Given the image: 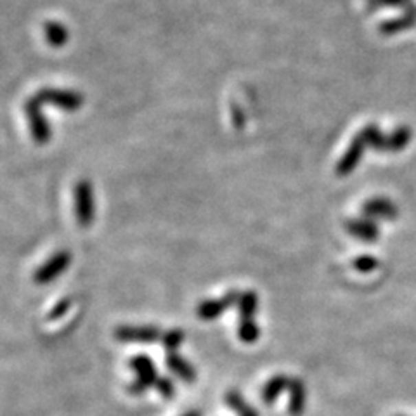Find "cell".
I'll list each match as a JSON object with an SVG mask.
<instances>
[{
    "label": "cell",
    "mask_w": 416,
    "mask_h": 416,
    "mask_svg": "<svg viewBox=\"0 0 416 416\" xmlns=\"http://www.w3.org/2000/svg\"><path fill=\"white\" fill-rule=\"evenodd\" d=\"M369 2V8H382V6H399V8H411V4H409V0H368Z\"/></svg>",
    "instance_id": "obj_24"
},
{
    "label": "cell",
    "mask_w": 416,
    "mask_h": 416,
    "mask_svg": "<svg viewBox=\"0 0 416 416\" xmlns=\"http://www.w3.org/2000/svg\"><path fill=\"white\" fill-rule=\"evenodd\" d=\"M366 146H368V142H366V139L362 138V134L359 132V134L354 138V141L351 142L347 151H345V155L342 156L340 162H338L337 175L345 177V175H349L352 171H354L355 166H358V163L361 162L362 155H364Z\"/></svg>",
    "instance_id": "obj_8"
},
{
    "label": "cell",
    "mask_w": 416,
    "mask_h": 416,
    "mask_svg": "<svg viewBox=\"0 0 416 416\" xmlns=\"http://www.w3.org/2000/svg\"><path fill=\"white\" fill-rule=\"evenodd\" d=\"M375 265H377V261H375V259H371V257L355 259V262H354V267L358 269V271H371Z\"/></svg>",
    "instance_id": "obj_25"
},
{
    "label": "cell",
    "mask_w": 416,
    "mask_h": 416,
    "mask_svg": "<svg viewBox=\"0 0 416 416\" xmlns=\"http://www.w3.org/2000/svg\"><path fill=\"white\" fill-rule=\"evenodd\" d=\"M411 139V131L408 127H399L387 135V142H385V151H401L409 144Z\"/></svg>",
    "instance_id": "obj_18"
},
{
    "label": "cell",
    "mask_w": 416,
    "mask_h": 416,
    "mask_svg": "<svg viewBox=\"0 0 416 416\" xmlns=\"http://www.w3.org/2000/svg\"><path fill=\"white\" fill-rule=\"evenodd\" d=\"M129 366H131L132 371L135 373V380L129 385V392H131V394H144L148 388L156 387L160 377L158 373H156V366L153 364L149 355H134V358H131V361H129Z\"/></svg>",
    "instance_id": "obj_1"
},
{
    "label": "cell",
    "mask_w": 416,
    "mask_h": 416,
    "mask_svg": "<svg viewBox=\"0 0 416 416\" xmlns=\"http://www.w3.org/2000/svg\"><path fill=\"white\" fill-rule=\"evenodd\" d=\"M75 215L80 228H89L94 221V198L89 181H78L75 186Z\"/></svg>",
    "instance_id": "obj_2"
},
{
    "label": "cell",
    "mask_w": 416,
    "mask_h": 416,
    "mask_svg": "<svg viewBox=\"0 0 416 416\" xmlns=\"http://www.w3.org/2000/svg\"><path fill=\"white\" fill-rule=\"evenodd\" d=\"M362 138L366 139L368 146L378 149V151H385V142H387V135L382 134L380 129L375 125V123H369L368 127H364L361 131Z\"/></svg>",
    "instance_id": "obj_19"
},
{
    "label": "cell",
    "mask_w": 416,
    "mask_h": 416,
    "mask_svg": "<svg viewBox=\"0 0 416 416\" xmlns=\"http://www.w3.org/2000/svg\"><path fill=\"white\" fill-rule=\"evenodd\" d=\"M226 402H228L229 408L238 413L239 416H259L257 409H255L254 406H250L238 391H229L228 394H226Z\"/></svg>",
    "instance_id": "obj_15"
},
{
    "label": "cell",
    "mask_w": 416,
    "mask_h": 416,
    "mask_svg": "<svg viewBox=\"0 0 416 416\" xmlns=\"http://www.w3.org/2000/svg\"><path fill=\"white\" fill-rule=\"evenodd\" d=\"M165 366L174 373L175 377L188 382V384H193L196 380V369L179 352H166Z\"/></svg>",
    "instance_id": "obj_9"
},
{
    "label": "cell",
    "mask_w": 416,
    "mask_h": 416,
    "mask_svg": "<svg viewBox=\"0 0 416 416\" xmlns=\"http://www.w3.org/2000/svg\"><path fill=\"white\" fill-rule=\"evenodd\" d=\"M238 300H239V292L231 289V292H228L222 298L203 300L201 304L198 305V309H196V312H198V316L203 319V321H214V319H217L219 316L224 314L228 309L236 307V305H238Z\"/></svg>",
    "instance_id": "obj_6"
},
{
    "label": "cell",
    "mask_w": 416,
    "mask_h": 416,
    "mask_svg": "<svg viewBox=\"0 0 416 416\" xmlns=\"http://www.w3.org/2000/svg\"><path fill=\"white\" fill-rule=\"evenodd\" d=\"M364 214L368 217H382V219H392L395 217L397 210H395V206L392 205L391 201L384 198H377V199H369L368 203L364 205Z\"/></svg>",
    "instance_id": "obj_14"
},
{
    "label": "cell",
    "mask_w": 416,
    "mask_h": 416,
    "mask_svg": "<svg viewBox=\"0 0 416 416\" xmlns=\"http://www.w3.org/2000/svg\"><path fill=\"white\" fill-rule=\"evenodd\" d=\"M155 388L160 392V394L163 395V397H166V399H171L172 395L175 394V385H174V382H172L171 378H166V377L160 378L158 384H156V387H155Z\"/></svg>",
    "instance_id": "obj_22"
},
{
    "label": "cell",
    "mask_w": 416,
    "mask_h": 416,
    "mask_svg": "<svg viewBox=\"0 0 416 416\" xmlns=\"http://www.w3.org/2000/svg\"><path fill=\"white\" fill-rule=\"evenodd\" d=\"M231 118H232V123H234V127H238V129L243 127V123H245V116H243L241 109H239L238 106H232Z\"/></svg>",
    "instance_id": "obj_26"
},
{
    "label": "cell",
    "mask_w": 416,
    "mask_h": 416,
    "mask_svg": "<svg viewBox=\"0 0 416 416\" xmlns=\"http://www.w3.org/2000/svg\"><path fill=\"white\" fill-rule=\"evenodd\" d=\"M289 380H292V378L285 377V375H274V377H272L271 380L264 385V388H262V392H261L262 401L269 406L274 404L276 399H278L279 395H281L283 392L289 387Z\"/></svg>",
    "instance_id": "obj_11"
},
{
    "label": "cell",
    "mask_w": 416,
    "mask_h": 416,
    "mask_svg": "<svg viewBox=\"0 0 416 416\" xmlns=\"http://www.w3.org/2000/svg\"><path fill=\"white\" fill-rule=\"evenodd\" d=\"M347 231L351 232L354 238L358 239H364V241H373V239H377L378 236V229L377 226L373 224L371 221H359V219H352L345 224Z\"/></svg>",
    "instance_id": "obj_13"
},
{
    "label": "cell",
    "mask_w": 416,
    "mask_h": 416,
    "mask_svg": "<svg viewBox=\"0 0 416 416\" xmlns=\"http://www.w3.org/2000/svg\"><path fill=\"white\" fill-rule=\"evenodd\" d=\"M184 416H201V413H199V411H191V413H186Z\"/></svg>",
    "instance_id": "obj_27"
},
{
    "label": "cell",
    "mask_w": 416,
    "mask_h": 416,
    "mask_svg": "<svg viewBox=\"0 0 416 416\" xmlns=\"http://www.w3.org/2000/svg\"><path fill=\"white\" fill-rule=\"evenodd\" d=\"M163 345H165L166 352H177V349L181 347L182 340H184V333L181 329H172V331L165 333L163 335Z\"/></svg>",
    "instance_id": "obj_21"
},
{
    "label": "cell",
    "mask_w": 416,
    "mask_h": 416,
    "mask_svg": "<svg viewBox=\"0 0 416 416\" xmlns=\"http://www.w3.org/2000/svg\"><path fill=\"white\" fill-rule=\"evenodd\" d=\"M238 314H239V321H248V319H254L255 312L259 309V297L255 292L252 289H246V292H241L239 294V300H238Z\"/></svg>",
    "instance_id": "obj_12"
},
{
    "label": "cell",
    "mask_w": 416,
    "mask_h": 416,
    "mask_svg": "<svg viewBox=\"0 0 416 416\" xmlns=\"http://www.w3.org/2000/svg\"><path fill=\"white\" fill-rule=\"evenodd\" d=\"M415 12H416V9L411 6V8H409V14L402 16V18H397V19H392V21L382 23L380 32L384 33V35H394V33L401 32V30L409 28V26L416 21Z\"/></svg>",
    "instance_id": "obj_16"
},
{
    "label": "cell",
    "mask_w": 416,
    "mask_h": 416,
    "mask_svg": "<svg viewBox=\"0 0 416 416\" xmlns=\"http://www.w3.org/2000/svg\"><path fill=\"white\" fill-rule=\"evenodd\" d=\"M116 340L139 342V344H153L163 338L162 331L155 326H120L115 331Z\"/></svg>",
    "instance_id": "obj_7"
},
{
    "label": "cell",
    "mask_w": 416,
    "mask_h": 416,
    "mask_svg": "<svg viewBox=\"0 0 416 416\" xmlns=\"http://www.w3.org/2000/svg\"><path fill=\"white\" fill-rule=\"evenodd\" d=\"M69 262H72V254L66 252V250H61V252L52 255L44 265H40V267L36 269L33 279H35L36 285H47V283L54 281L58 276H61L63 272L66 271Z\"/></svg>",
    "instance_id": "obj_5"
},
{
    "label": "cell",
    "mask_w": 416,
    "mask_h": 416,
    "mask_svg": "<svg viewBox=\"0 0 416 416\" xmlns=\"http://www.w3.org/2000/svg\"><path fill=\"white\" fill-rule=\"evenodd\" d=\"M289 402L288 411L292 416H300L305 409V399H307V391L305 385L302 384L300 378H292L289 380Z\"/></svg>",
    "instance_id": "obj_10"
},
{
    "label": "cell",
    "mask_w": 416,
    "mask_h": 416,
    "mask_svg": "<svg viewBox=\"0 0 416 416\" xmlns=\"http://www.w3.org/2000/svg\"><path fill=\"white\" fill-rule=\"evenodd\" d=\"M35 98L40 105H54L65 111H76L83 105L82 94L75 91H63V89H42L36 92Z\"/></svg>",
    "instance_id": "obj_4"
},
{
    "label": "cell",
    "mask_w": 416,
    "mask_h": 416,
    "mask_svg": "<svg viewBox=\"0 0 416 416\" xmlns=\"http://www.w3.org/2000/svg\"><path fill=\"white\" fill-rule=\"evenodd\" d=\"M25 113L30 120V127H32V135L36 144H47L51 141V129H49L47 118L42 113V105L39 99L33 96L25 105Z\"/></svg>",
    "instance_id": "obj_3"
},
{
    "label": "cell",
    "mask_w": 416,
    "mask_h": 416,
    "mask_svg": "<svg viewBox=\"0 0 416 416\" xmlns=\"http://www.w3.org/2000/svg\"><path fill=\"white\" fill-rule=\"evenodd\" d=\"M45 36H47L49 45L52 47H63L68 40V30L58 21L45 23Z\"/></svg>",
    "instance_id": "obj_17"
},
{
    "label": "cell",
    "mask_w": 416,
    "mask_h": 416,
    "mask_svg": "<svg viewBox=\"0 0 416 416\" xmlns=\"http://www.w3.org/2000/svg\"><path fill=\"white\" fill-rule=\"evenodd\" d=\"M238 337L239 340L245 342V344H254V342H257L259 337H261V328H259V325L254 321V319L239 321Z\"/></svg>",
    "instance_id": "obj_20"
},
{
    "label": "cell",
    "mask_w": 416,
    "mask_h": 416,
    "mask_svg": "<svg viewBox=\"0 0 416 416\" xmlns=\"http://www.w3.org/2000/svg\"><path fill=\"white\" fill-rule=\"evenodd\" d=\"M69 307H72V300H69V298H63V300L59 302V304L56 305L54 309H52L51 314H49V319H51V321H54V319L63 318V316L68 312Z\"/></svg>",
    "instance_id": "obj_23"
}]
</instances>
